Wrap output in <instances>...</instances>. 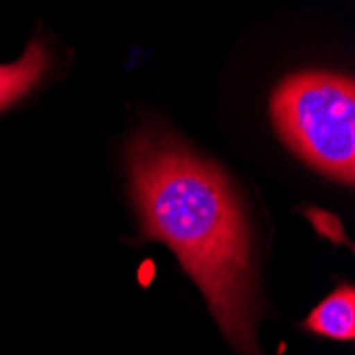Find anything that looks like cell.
<instances>
[{
  "label": "cell",
  "instance_id": "6da1fadb",
  "mask_svg": "<svg viewBox=\"0 0 355 355\" xmlns=\"http://www.w3.org/2000/svg\"><path fill=\"white\" fill-rule=\"evenodd\" d=\"M128 168L145 234L175 251L228 338L245 355H260L249 225L225 175L159 130L130 143Z\"/></svg>",
  "mask_w": 355,
  "mask_h": 355
},
{
  "label": "cell",
  "instance_id": "3957f363",
  "mask_svg": "<svg viewBox=\"0 0 355 355\" xmlns=\"http://www.w3.org/2000/svg\"><path fill=\"white\" fill-rule=\"evenodd\" d=\"M49 49L43 41H30L19 60L0 64V111L9 109L35 87L49 69Z\"/></svg>",
  "mask_w": 355,
  "mask_h": 355
},
{
  "label": "cell",
  "instance_id": "7a4b0ae2",
  "mask_svg": "<svg viewBox=\"0 0 355 355\" xmlns=\"http://www.w3.org/2000/svg\"><path fill=\"white\" fill-rule=\"evenodd\" d=\"M281 139L306 164L347 185L355 177V85L334 73H298L270 103Z\"/></svg>",
  "mask_w": 355,
  "mask_h": 355
},
{
  "label": "cell",
  "instance_id": "277c9868",
  "mask_svg": "<svg viewBox=\"0 0 355 355\" xmlns=\"http://www.w3.org/2000/svg\"><path fill=\"white\" fill-rule=\"evenodd\" d=\"M304 326L319 336L334 340H353L355 336V292L351 285L338 289L321 300L306 317Z\"/></svg>",
  "mask_w": 355,
  "mask_h": 355
}]
</instances>
